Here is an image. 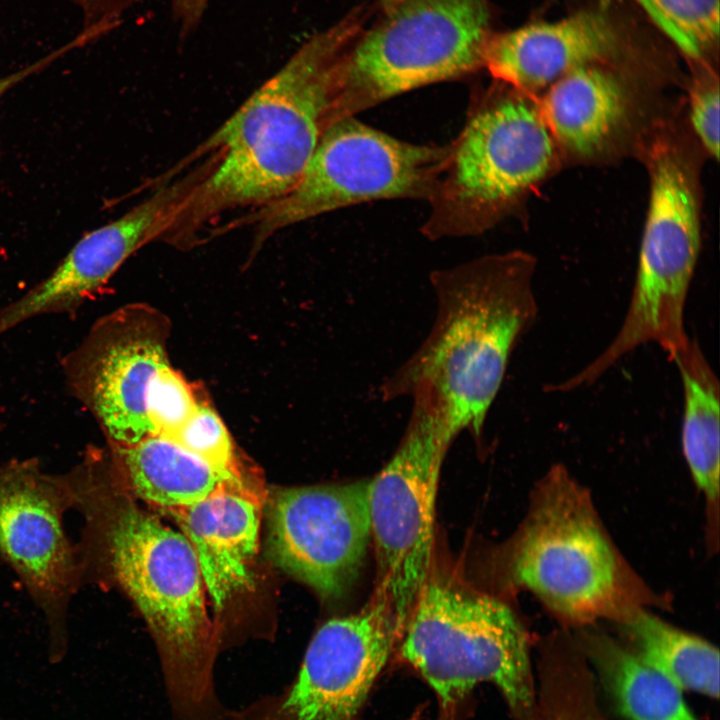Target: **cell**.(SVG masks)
Wrapping results in <instances>:
<instances>
[{"mask_svg":"<svg viewBox=\"0 0 720 720\" xmlns=\"http://www.w3.org/2000/svg\"><path fill=\"white\" fill-rule=\"evenodd\" d=\"M401 442L369 480L375 594L386 600L401 636L431 574L435 500L445 454L455 439L439 411L415 397Z\"/></svg>","mask_w":720,"mask_h":720,"instance_id":"9","label":"cell"},{"mask_svg":"<svg viewBox=\"0 0 720 720\" xmlns=\"http://www.w3.org/2000/svg\"><path fill=\"white\" fill-rule=\"evenodd\" d=\"M70 507L65 474L44 473L34 458L0 466V553L45 615L52 664L66 655L67 610L83 580L78 550L63 525Z\"/></svg>","mask_w":720,"mask_h":720,"instance_id":"12","label":"cell"},{"mask_svg":"<svg viewBox=\"0 0 720 720\" xmlns=\"http://www.w3.org/2000/svg\"><path fill=\"white\" fill-rule=\"evenodd\" d=\"M400 639L384 598L333 618L312 637L294 679L238 710L240 720H354Z\"/></svg>","mask_w":720,"mask_h":720,"instance_id":"13","label":"cell"},{"mask_svg":"<svg viewBox=\"0 0 720 720\" xmlns=\"http://www.w3.org/2000/svg\"><path fill=\"white\" fill-rule=\"evenodd\" d=\"M401 1L403 0H379L383 12L390 10Z\"/></svg>","mask_w":720,"mask_h":720,"instance_id":"31","label":"cell"},{"mask_svg":"<svg viewBox=\"0 0 720 720\" xmlns=\"http://www.w3.org/2000/svg\"><path fill=\"white\" fill-rule=\"evenodd\" d=\"M535 685L534 720H606L594 676L579 648L545 650Z\"/></svg>","mask_w":720,"mask_h":720,"instance_id":"23","label":"cell"},{"mask_svg":"<svg viewBox=\"0 0 720 720\" xmlns=\"http://www.w3.org/2000/svg\"><path fill=\"white\" fill-rule=\"evenodd\" d=\"M197 179L163 185L126 213L84 234L41 281L0 306V337L40 316L73 315L138 249L162 239Z\"/></svg>","mask_w":720,"mask_h":720,"instance_id":"15","label":"cell"},{"mask_svg":"<svg viewBox=\"0 0 720 720\" xmlns=\"http://www.w3.org/2000/svg\"><path fill=\"white\" fill-rule=\"evenodd\" d=\"M555 141L537 103L497 82L471 102L432 196L421 233L468 237L493 227L551 170Z\"/></svg>","mask_w":720,"mask_h":720,"instance_id":"5","label":"cell"},{"mask_svg":"<svg viewBox=\"0 0 720 720\" xmlns=\"http://www.w3.org/2000/svg\"><path fill=\"white\" fill-rule=\"evenodd\" d=\"M351 12L313 35L207 139L211 153L166 233L179 247L226 212L263 208L299 182L330 123L337 64L361 32Z\"/></svg>","mask_w":720,"mask_h":720,"instance_id":"2","label":"cell"},{"mask_svg":"<svg viewBox=\"0 0 720 720\" xmlns=\"http://www.w3.org/2000/svg\"><path fill=\"white\" fill-rule=\"evenodd\" d=\"M646 160L649 198L631 300L612 341L577 372L586 386L640 346L657 344L671 360L689 341L684 311L701 247L696 173L668 139L655 140Z\"/></svg>","mask_w":720,"mask_h":720,"instance_id":"6","label":"cell"},{"mask_svg":"<svg viewBox=\"0 0 720 720\" xmlns=\"http://www.w3.org/2000/svg\"><path fill=\"white\" fill-rule=\"evenodd\" d=\"M208 2L209 0H171L182 37L188 36L200 24Z\"/></svg>","mask_w":720,"mask_h":720,"instance_id":"30","label":"cell"},{"mask_svg":"<svg viewBox=\"0 0 720 720\" xmlns=\"http://www.w3.org/2000/svg\"><path fill=\"white\" fill-rule=\"evenodd\" d=\"M261 504L248 485L224 488L196 504L171 510L195 552L216 610L254 583Z\"/></svg>","mask_w":720,"mask_h":720,"instance_id":"17","label":"cell"},{"mask_svg":"<svg viewBox=\"0 0 720 720\" xmlns=\"http://www.w3.org/2000/svg\"><path fill=\"white\" fill-rule=\"evenodd\" d=\"M620 48V32L610 16L583 10L491 36L483 67L497 82L528 94L576 68L609 60Z\"/></svg>","mask_w":720,"mask_h":720,"instance_id":"16","label":"cell"},{"mask_svg":"<svg viewBox=\"0 0 720 720\" xmlns=\"http://www.w3.org/2000/svg\"><path fill=\"white\" fill-rule=\"evenodd\" d=\"M719 84L709 77L695 82L690 93L689 118L698 140L715 160L719 157Z\"/></svg>","mask_w":720,"mask_h":720,"instance_id":"27","label":"cell"},{"mask_svg":"<svg viewBox=\"0 0 720 720\" xmlns=\"http://www.w3.org/2000/svg\"><path fill=\"white\" fill-rule=\"evenodd\" d=\"M84 43L86 44L85 39L81 35L78 34L72 41H70L63 47H60L57 50L51 52L50 54L46 55L45 57L38 59L37 61L33 62L32 64H30L20 70H17L14 73L0 77V99L3 97V95L6 92H8L11 88L16 86L17 84L21 83L23 80L34 75L35 73L45 69L51 63H53L55 60H57L59 57L68 53L69 51H71L74 48H78V47L84 45Z\"/></svg>","mask_w":720,"mask_h":720,"instance_id":"29","label":"cell"},{"mask_svg":"<svg viewBox=\"0 0 720 720\" xmlns=\"http://www.w3.org/2000/svg\"><path fill=\"white\" fill-rule=\"evenodd\" d=\"M108 446L113 467L133 491L170 510L196 504L224 488L249 485L244 476L217 468L156 435L130 446Z\"/></svg>","mask_w":720,"mask_h":720,"instance_id":"19","label":"cell"},{"mask_svg":"<svg viewBox=\"0 0 720 720\" xmlns=\"http://www.w3.org/2000/svg\"><path fill=\"white\" fill-rule=\"evenodd\" d=\"M3 428H4V422L0 418V433L2 432Z\"/></svg>","mask_w":720,"mask_h":720,"instance_id":"32","label":"cell"},{"mask_svg":"<svg viewBox=\"0 0 720 720\" xmlns=\"http://www.w3.org/2000/svg\"><path fill=\"white\" fill-rule=\"evenodd\" d=\"M630 649L681 690L718 698L719 651L708 641L643 611L624 616Z\"/></svg>","mask_w":720,"mask_h":720,"instance_id":"22","label":"cell"},{"mask_svg":"<svg viewBox=\"0 0 720 720\" xmlns=\"http://www.w3.org/2000/svg\"><path fill=\"white\" fill-rule=\"evenodd\" d=\"M397 646L433 690L438 717L465 720L476 686L487 682L503 697L512 720H534L528 636L498 599L429 575Z\"/></svg>","mask_w":720,"mask_h":720,"instance_id":"4","label":"cell"},{"mask_svg":"<svg viewBox=\"0 0 720 720\" xmlns=\"http://www.w3.org/2000/svg\"><path fill=\"white\" fill-rule=\"evenodd\" d=\"M671 360L683 387V453L697 486L714 502L719 496V380L695 337Z\"/></svg>","mask_w":720,"mask_h":720,"instance_id":"21","label":"cell"},{"mask_svg":"<svg viewBox=\"0 0 720 720\" xmlns=\"http://www.w3.org/2000/svg\"><path fill=\"white\" fill-rule=\"evenodd\" d=\"M370 540L369 480L283 489L271 504L274 561L324 598L350 591Z\"/></svg>","mask_w":720,"mask_h":720,"instance_id":"14","label":"cell"},{"mask_svg":"<svg viewBox=\"0 0 720 720\" xmlns=\"http://www.w3.org/2000/svg\"><path fill=\"white\" fill-rule=\"evenodd\" d=\"M688 58L702 59L719 39L720 0H634Z\"/></svg>","mask_w":720,"mask_h":720,"instance_id":"24","label":"cell"},{"mask_svg":"<svg viewBox=\"0 0 720 720\" xmlns=\"http://www.w3.org/2000/svg\"><path fill=\"white\" fill-rule=\"evenodd\" d=\"M83 16L84 32L94 39L118 24L122 14L139 0H70Z\"/></svg>","mask_w":720,"mask_h":720,"instance_id":"28","label":"cell"},{"mask_svg":"<svg viewBox=\"0 0 720 720\" xmlns=\"http://www.w3.org/2000/svg\"><path fill=\"white\" fill-rule=\"evenodd\" d=\"M103 452L87 448L65 474L73 507L84 517L78 554L101 552L110 574L135 603L162 659L170 720H240L219 697L214 640L204 582L182 532L128 501H112L102 477Z\"/></svg>","mask_w":720,"mask_h":720,"instance_id":"1","label":"cell"},{"mask_svg":"<svg viewBox=\"0 0 720 720\" xmlns=\"http://www.w3.org/2000/svg\"><path fill=\"white\" fill-rule=\"evenodd\" d=\"M354 720H360V719H359V718H356V719H354ZM436 720H445V719H443V718H441V717H437Z\"/></svg>","mask_w":720,"mask_h":720,"instance_id":"33","label":"cell"},{"mask_svg":"<svg viewBox=\"0 0 720 720\" xmlns=\"http://www.w3.org/2000/svg\"><path fill=\"white\" fill-rule=\"evenodd\" d=\"M579 650L614 711L625 720H699L683 690L612 638L587 633Z\"/></svg>","mask_w":720,"mask_h":720,"instance_id":"20","label":"cell"},{"mask_svg":"<svg viewBox=\"0 0 720 720\" xmlns=\"http://www.w3.org/2000/svg\"><path fill=\"white\" fill-rule=\"evenodd\" d=\"M450 143L423 145L400 140L355 116L330 124L296 186L256 210V240L316 216L351 205L432 196L446 165Z\"/></svg>","mask_w":720,"mask_h":720,"instance_id":"8","label":"cell"},{"mask_svg":"<svg viewBox=\"0 0 720 720\" xmlns=\"http://www.w3.org/2000/svg\"><path fill=\"white\" fill-rule=\"evenodd\" d=\"M171 441L217 468L244 476L226 426L205 402L199 401L192 416Z\"/></svg>","mask_w":720,"mask_h":720,"instance_id":"26","label":"cell"},{"mask_svg":"<svg viewBox=\"0 0 720 720\" xmlns=\"http://www.w3.org/2000/svg\"><path fill=\"white\" fill-rule=\"evenodd\" d=\"M545 89L540 114L555 143L577 156L601 152L628 118L624 84L597 65L576 68Z\"/></svg>","mask_w":720,"mask_h":720,"instance_id":"18","label":"cell"},{"mask_svg":"<svg viewBox=\"0 0 720 720\" xmlns=\"http://www.w3.org/2000/svg\"><path fill=\"white\" fill-rule=\"evenodd\" d=\"M169 318L142 302L98 318L60 359L68 394L95 419L108 445L125 447L152 435L145 398L154 373L169 364Z\"/></svg>","mask_w":720,"mask_h":720,"instance_id":"11","label":"cell"},{"mask_svg":"<svg viewBox=\"0 0 720 720\" xmlns=\"http://www.w3.org/2000/svg\"><path fill=\"white\" fill-rule=\"evenodd\" d=\"M384 14L337 64L329 125L484 65L492 36L485 0H403Z\"/></svg>","mask_w":720,"mask_h":720,"instance_id":"7","label":"cell"},{"mask_svg":"<svg viewBox=\"0 0 720 720\" xmlns=\"http://www.w3.org/2000/svg\"><path fill=\"white\" fill-rule=\"evenodd\" d=\"M535 269L532 255L514 250L433 271L435 321L386 380L383 399L423 397L455 437L479 439L510 357L538 315Z\"/></svg>","mask_w":720,"mask_h":720,"instance_id":"3","label":"cell"},{"mask_svg":"<svg viewBox=\"0 0 720 720\" xmlns=\"http://www.w3.org/2000/svg\"><path fill=\"white\" fill-rule=\"evenodd\" d=\"M192 386L169 364L152 376L145 398L152 435L171 440L197 408Z\"/></svg>","mask_w":720,"mask_h":720,"instance_id":"25","label":"cell"},{"mask_svg":"<svg viewBox=\"0 0 720 720\" xmlns=\"http://www.w3.org/2000/svg\"><path fill=\"white\" fill-rule=\"evenodd\" d=\"M514 546V581L573 622L615 612L622 569L591 506L561 466L552 469Z\"/></svg>","mask_w":720,"mask_h":720,"instance_id":"10","label":"cell"}]
</instances>
